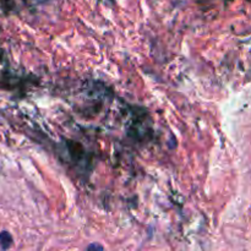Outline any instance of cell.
<instances>
[{"label": "cell", "instance_id": "1", "mask_svg": "<svg viewBox=\"0 0 251 251\" xmlns=\"http://www.w3.org/2000/svg\"><path fill=\"white\" fill-rule=\"evenodd\" d=\"M12 245V237L9 232L4 230V232L0 233V247L2 250L10 249V247Z\"/></svg>", "mask_w": 251, "mask_h": 251}, {"label": "cell", "instance_id": "2", "mask_svg": "<svg viewBox=\"0 0 251 251\" xmlns=\"http://www.w3.org/2000/svg\"><path fill=\"white\" fill-rule=\"evenodd\" d=\"M86 251H104V248L100 244H98V243H92V244L88 245Z\"/></svg>", "mask_w": 251, "mask_h": 251}]
</instances>
